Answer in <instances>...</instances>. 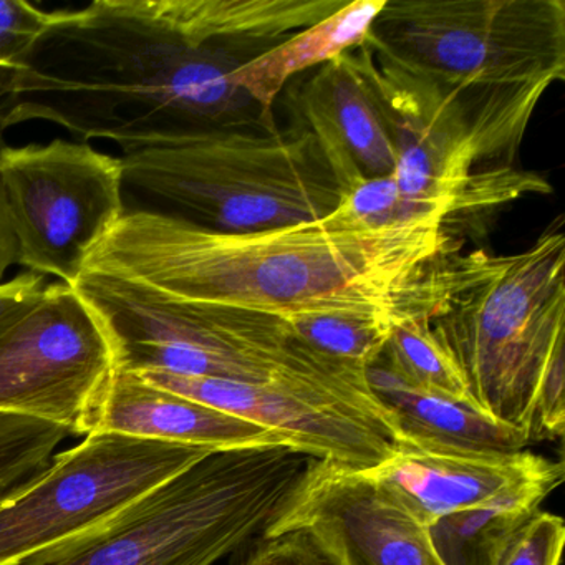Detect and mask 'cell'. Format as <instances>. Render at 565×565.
<instances>
[{
	"label": "cell",
	"mask_w": 565,
	"mask_h": 565,
	"mask_svg": "<svg viewBox=\"0 0 565 565\" xmlns=\"http://www.w3.org/2000/svg\"><path fill=\"white\" fill-rule=\"evenodd\" d=\"M71 436V429L54 423L0 413V508L44 475Z\"/></svg>",
	"instance_id": "obj_22"
},
{
	"label": "cell",
	"mask_w": 565,
	"mask_h": 565,
	"mask_svg": "<svg viewBox=\"0 0 565 565\" xmlns=\"http://www.w3.org/2000/svg\"><path fill=\"white\" fill-rule=\"evenodd\" d=\"M117 370L100 316L75 287L47 284L41 299L0 333V413L82 435Z\"/></svg>",
	"instance_id": "obj_10"
},
{
	"label": "cell",
	"mask_w": 565,
	"mask_h": 565,
	"mask_svg": "<svg viewBox=\"0 0 565 565\" xmlns=\"http://www.w3.org/2000/svg\"><path fill=\"white\" fill-rule=\"evenodd\" d=\"M366 382L405 445L458 452H515L529 445L527 433L495 422L471 399L413 385L382 355L366 366Z\"/></svg>",
	"instance_id": "obj_16"
},
{
	"label": "cell",
	"mask_w": 565,
	"mask_h": 565,
	"mask_svg": "<svg viewBox=\"0 0 565 565\" xmlns=\"http://www.w3.org/2000/svg\"><path fill=\"white\" fill-rule=\"evenodd\" d=\"M452 253L445 224L349 231L326 221L220 233L173 217L127 213L84 273L171 302L247 316L333 310L395 312L426 270Z\"/></svg>",
	"instance_id": "obj_2"
},
{
	"label": "cell",
	"mask_w": 565,
	"mask_h": 565,
	"mask_svg": "<svg viewBox=\"0 0 565 565\" xmlns=\"http://www.w3.org/2000/svg\"><path fill=\"white\" fill-rule=\"evenodd\" d=\"M386 0H353L312 28L254 55L234 74V84L269 114L287 82L310 67H322L360 47Z\"/></svg>",
	"instance_id": "obj_17"
},
{
	"label": "cell",
	"mask_w": 565,
	"mask_h": 565,
	"mask_svg": "<svg viewBox=\"0 0 565 565\" xmlns=\"http://www.w3.org/2000/svg\"><path fill=\"white\" fill-rule=\"evenodd\" d=\"M419 524L481 504L512 486L564 472V462L532 451L458 452L398 443L392 455L359 471Z\"/></svg>",
	"instance_id": "obj_14"
},
{
	"label": "cell",
	"mask_w": 565,
	"mask_h": 565,
	"mask_svg": "<svg viewBox=\"0 0 565 565\" xmlns=\"http://www.w3.org/2000/svg\"><path fill=\"white\" fill-rule=\"evenodd\" d=\"M382 356L403 379L419 388L469 399L458 369L433 335L428 320L419 313L396 310Z\"/></svg>",
	"instance_id": "obj_20"
},
{
	"label": "cell",
	"mask_w": 565,
	"mask_h": 565,
	"mask_svg": "<svg viewBox=\"0 0 565 565\" xmlns=\"http://www.w3.org/2000/svg\"><path fill=\"white\" fill-rule=\"evenodd\" d=\"M127 213L220 233H254L329 216L342 191L299 127L220 128L120 157Z\"/></svg>",
	"instance_id": "obj_5"
},
{
	"label": "cell",
	"mask_w": 565,
	"mask_h": 565,
	"mask_svg": "<svg viewBox=\"0 0 565 565\" xmlns=\"http://www.w3.org/2000/svg\"><path fill=\"white\" fill-rule=\"evenodd\" d=\"M45 287V277L25 270L0 282V333L41 299Z\"/></svg>",
	"instance_id": "obj_26"
},
{
	"label": "cell",
	"mask_w": 565,
	"mask_h": 565,
	"mask_svg": "<svg viewBox=\"0 0 565 565\" xmlns=\"http://www.w3.org/2000/svg\"><path fill=\"white\" fill-rule=\"evenodd\" d=\"M306 532L332 565H443L428 529L355 469L312 459L264 535Z\"/></svg>",
	"instance_id": "obj_12"
},
{
	"label": "cell",
	"mask_w": 565,
	"mask_h": 565,
	"mask_svg": "<svg viewBox=\"0 0 565 565\" xmlns=\"http://www.w3.org/2000/svg\"><path fill=\"white\" fill-rule=\"evenodd\" d=\"M253 57L213 34L204 0H95L57 11L28 61L0 77V134L42 121L130 153L249 127L256 104L234 74Z\"/></svg>",
	"instance_id": "obj_1"
},
{
	"label": "cell",
	"mask_w": 565,
	"mask_h": 565,
	"mask_svg": "<svg viewBox=\"0 0 565 565\" xmlns=\"http://www.w3.org/2000/svg\"><path fill=\"white\" fill-rule=\"evenodd\" d=\"M230 565H332L306 532L257 535L231 554Z\"/></svg>",
	"instance_id": "obj_25"
},
{
	"label": "cell",
	"mask_w": 565,
	"mask_h": 565,
	"mask_svg": "<svg viewBox=\"0 0 565 565\" xmlns=\"http://www.w3.org/2000/svg\"><path fill=\"white\" fill-rule=\"evenodd\" d=\"M88 433H117L213 451L292 446L279 433L178 395L125 369L115 372L88 415L82 436Z\"/></svg>",
	"instance_id": "obj_15"
},
{
	"label": "cell",
	"mask_w": 565,
	"mask_h": 565,
	"mask_svg": "<svg viewBox=\"0 0 565 565\" xmlns=\"http://www.w3.org/2000/svg\"><path fill=\"white\" fill-rule=\"evenodd\" d=\"M57 21V11H44L28 0H0V77L21 67Z\"/></svg>",
	"instance_id": "obj_23"
},
{
	"label": "cell",
	"mask_w": 565,
	"mask_h": 565,
	"mask_svg": "<svg viewBox=\"0 0 565 565\" xmlns=\"http://www.w3.org/2000/svg\"><path fill=\"white\" fill-rule=\"evenodd\" d=\"M395 313L333 310L290 317L286 322L316 352L366 370L385 350Z\"/></svg>",
	"instance_id": "obj_19"
},
{
	"label": "cell",
	"mask_w": 565,
	"mask_h": 565,
	"mask_svg": "<svg viewBox=\"0 0 565 565\" xmlns=\"http://www.w3.org/2000/svg\"><path fill=\"white\" fill-rule=\"evenodd\" d=\"M292 446L214 451L71 541L15 565H213L264 534L312 462Z\"/></svg>",
	"instance_id": "obj_6"
},
{
	"label": "cell",
	"mask_w": 565,
	"mask_h": 565,
	"mask_svg": "<svg viewBox=\"0 0 565 565\" xmlns=\"http://www.w3.org/2000/svg\"><path fill=\"white\" fill-rule=\"evenodd\" d=\"M0 190L18 244L15 264L72 287L127 214L120 157L84 141L6 145Z\"/></svg>",
	"instance_id": "obj_8"
},
{
	"label": "cell",
	"mask_w": 565,
	"mask_h": 565,
	"mask_svg": "<svg viewBox=\"0 0 565 565\" xmlns=\"http://www.w3.org/2000/svg\"><path fill=\"white\" fill-rule=\"evenodd\" d=\"M74 287L107 327L118 369L370 390L366 370L310 349L284 319L184 306L94 273H82Z\"/></svg>",
	"instance_id": "obj_7"
},
{
	"label": "cell",
	"mask_w": 565,
	"mask_h": 565,
	"mask_svg": "<svg viewBox=\"0 0 565 565\" xmlns=\"http://www.w3.org/2000/svg\"><path fill=\"white\" fill-rule=\"evenodd\" d=\"M564 482V472L531 479L433 522L429 542L443 565H498L519 531Z\"/></svg>",
	"instance_id": "obj_18"
},
{
	"label": "cell",
	"mask_w": 565,
	"mask_h": 565,
	"mask_svg": "<svg viewBox=\"0 0 565 565\" xmlns=\"http://www.w3.org/2000/svg\"><path fill=\"white\" fill-rule=\"evenodd\" d=\"M296 127L316 141L342 194L369 178L390 177L395 141L385 105L355 52L322 65L294 92Z\"/></svg>",
	"instance_id": "obj_13"
},
{
	"label": "cell",
	"mask_w": 565,
	"mask_h": 565,
	"mask_svg": "<svg viewBox=\"0 0 565 565\" xmlns=\"http://www.w3.org/2000/svg\"><path fill=\"white\" fill-rule=\"evenodd\" d=\"M399 309L428 320L479 409L529 436L542 380L564 359V221L514 256L446 254Z\"/></svg>",
	"instance_id": "obj_4"
},
{
	"label": "cell",
	"mask_w": 565,
	"mask_h": 565,
	"mask_svg": "<svg viewBox=\"0 0 565 565\" xmlns=\"http://www.w3.org/2000/svg\"><path fill=\"white\" fill-rule=\"evenodd\" d=\"M393 90L461 135L482 173L511 170L565 78L562 0H386L360 45Z\"/></svg>",
	"instance_id": "obj_3"
},
{
	"label": "cell",
	"mask_w": 565,
	"mask_h": 565,
	"mask_svg": "<svg viewBox=\"0 0 565 565\" xmlns=\"http://www.w3.org/2000/svg\"><path fill=\"white\" fill-rule=\"evenodd\" d=\"M4 148L6 141L0 134V151ZM15 260H18V244H15L11 221H9L8 210H6L4 196L0 190V282L6 280L11 267L15 266Z\"/></svg>",
	"instance_id": "obj_27"
},
{
	"label": "cell",
	"mask_w": 565,
	"mask_h": 565,
	"mask_svg": "<svg viewBox=\"0 0 565 565\" xmlns=\"http://www.w3.org/2000/svg\"><path fill=\"white\" fill-rule=\"evenodd\" d=\"M564 544V519L539 511L515 534L498 565H558Z\"/></svg>",
	"instance_id": "obj_24"
},
{
	"label": "cell",
	"mask_w": 565,
	"mask_h": 565,
	"mask_svg": "<svg viewBox=\"0 0 565 565\" xmlns=\"http://www.w3.org/2000/svg\"><path fill=\"white\" fill-rule=\"evenodd\" d=\"M148 382L279 433L322 461L363 471L385 461L399 439L372 392L317 383H243L137 372Z\"/></svg>",
	"instance_id": "obj_11"
},
{
	"label": "cell",
	"mask_w": 565,
	"mask_h": 565,
	"mask_svg": "<svg viewBox=\"0 0 565 565\" xmlns=\"http://www.w3.org/2000/svg\"><path fill=\"white\" fill-rule=\"evenodd\" d=\"M323 221L335 230L385 231L446 224L448 217L438 207L403 196L390 174L360 181Z\"/></svg>",
	"instance_id": "obj_21"
},
{
	"label": "cell",
	"mask_w": 565,
	"mask_h": 565,
	"mask_svg": "<svg viewBox=\"0 0 565 565\" xmlns=\"http://www.w3.org/2000/svg\"><path fill=\"white\" fill-rule=\"evenodd\" d=\"M213 449L88 433L0 508V565H15L110 521Z\"/></svg>",
	"instance_id": "obj_9"
}]
</instances>
